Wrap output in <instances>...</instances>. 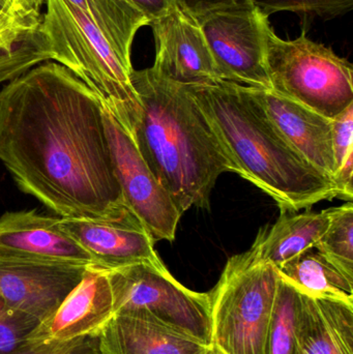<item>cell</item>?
<instances>
[{"label":"cell","instance_id":"1","mask_svg":"<svg viewBox=\"0 0 353 354\" xmlns=\"http://www.w3.org/2000/svg\"><path fill=\"white\" fill-rule=\"evenodd\" d=\"M0 161L25 194L60 218L112 220L128 209L99 97L46 62L0 91Z\"/></svg>","mask_w":353,"mask_h":354},{"label":"cell","instance_id":"2","mask_svg":"<svg viewBox=\"0 0 353 354\" xmlns=\"http://www.w3.org/2000/svg\"><path fill=\"white\" fill-rule=\"evenodd\" d=\"M138 100L137 145L158 180L182 214L209 208L218 178L234 168L207 116L187 86L151 68L133 71Z\"/></svg>","mask_w":353,"mask_h":354},{"label":"cell","instance_id":"3","mask_svg":"<svg viewBox=\"0 0 353 354\" xmlns=\"http://www.w3.org/2000/svg\"><path fill=\"white\" fill-rule=\"evenodd\" d=\"M187 88L209 120L234 174L265 192L281 212H298L323 200L339 199L335 180L283 140L248 86L220 81Z\"/></svg>","mask_w":353,"mask_h":354},{"label":"cell","instance_id":"4","mask_svg":"<svg viewBox=\"0 0 353 354\" xmlns=\"http://www.w3.org/2000/svg\"><path fill=\"white\" fill-rule=\"evenodd\" d=\"M41 30L52 59L66 66L99 97L124 128L134 131L138 100L131 83L132 62L68 0H46Z\"/></svg>","mask_w":353,"mask_h":354},{"label":"cell","instance_id":"5","mask_svg":"<svg viewBox=\"0 0 353 354\" xmlns=\"http://www.w3.org/2000/svg\"><path fill=\"white\" fill-rule=\"evenodd\" d=\"M280 276L251 250L232 256L213 290L211 346L223 354H267Z\"/></svg>","mask_w":353,"mask_h":354},{"label":"cell","instance_id":"6","mask_svg":"<svg viewBox=\"0 0 353 354\" xmlns=\"http://www.w3.org/2000/svg\"><path fill=\"white\" fill-rule=\"evenodd\" d=\"M267 68L271 91L330 120L353 105V68L305 33L282 39L269 27Z\"/></svg>","mask_w":353,"mask_h":354},{"label":"cell","instance_id":"7","mask_svg":"<svg viewBox=\"0 0 353 354\" xmlns=\"http://www.w3.org/2000/svg\"><path fill=\"white\" fill-rule=\"evenodd\" d=\"M114 315L155 318L211 345L209 293L180 284L164 266L137 263L107 270Z\"/></svg>","mask_w":353,"mask_h":354},{"label":"cell","instance_id":"8","mask_svg":"<svg viewBox=\"0 0 353 354\" xmlns=\"http://www.w3.org/2000/svg\"><path fill=\"white\" fill-rule=\"evenodd\" d=\"M197 22L224 80L271 91L267 68L269 16L250 6L211 12Z\"/></svg>","mask_w":353,"mask_h":354},{"label":"cell","instance_id":"9","mask_svg":"<svg viewBox=\"0 0 353 354\" xmlns=\"http://www.w3.org/2000/svg\"><path fill=\"white\" fill-rule=\"evenodd\" d=\"M103 116L126 207L140 218L155 243L173 241L182 212L143 158L134 132L124 128L104 107Z\"/></svg>","mask_w":353,"mask_h":354},{"label":"cell","instance_id":"10","mask_svg":"<svg viewBox=\"0 0 353 354\" xmlns=\"http://www.w3.org/2000/svg\"><path fill=\"white\" fill-rule=\"evenodd\" d=\"M88 266L0 256V299L45 322L81 282Z\"/></svg>","mask_w":353,"mask_h":354},{"label":"cell","instance_id":"11","mask_svg":"<svg viewBox=\"0 0 353 354\" xmlns=\"http://www.w3.org/2000/svg\"><path fill=\"white\" fill-rule=\"evenodd\" d=\"M149 26L155 41L151 68L158 75L186 86L225 81L198 22L178 6L151 21Z\"/></svg>","mask_w":353,"mask_h":354},{"label":"cell","instance_id":"12","mask_svg":"<svg viewBox=\"0 0 353 354\" xmlns=\"http://www.w3.org/2000/svg\"><path fill=\"white\" fill-rule=\"evenodd\" d=\"M60 226L90 254L97 268L111 270L137 263L164 266L155 251V241L132 210L112 220L60 218Z\"/></svg>","mask_w":353,"mask_h":354},{"label":"cell","instance_id":"13","mask_svg":"<svg viewBox=\"0 0 353 354\" xmlns=\"http://www.w3.org/2000/svg\"><path fill=\"white\" fill-rule=\"evenodd\" d=\"M113 315V297L107 270L88 266L81 282L57 310L33 330L29 343H61L99 336Z\"/></svg>","mask_w":353,"mask_h":354},{"label":"cell","instance_id":"14","mask_svg":"<svg viewBox=\"0 0 353 354\" xmlns=\"http://www.w3.org/2000/svg\"><path fill=\"white\" fill-rule=\"evenodd\" d=\"M248 88L283 140L309 165L335 180L333 120L274 91Z\"/></svg>","mask_w":353,"mask_h":354},{"label":"cell","instance_id":"15","mask_svg":"<svg viewBox=\"0 0 353 354\" xmlns=\"http://www.w3.org/2000/svg\"><path fill=\"white\" fill-rule=\"evenodd\" d=\"M0 256L76 266H95L90 254L60 226V218L35 210L0 216Z\"/></svg>","mask_w":353,"mask_h":354},{"label":"cell","instance_id":"16","mask_svg":"<svg viewBox=\"0 0 353 354\" xmlns=\"http://www.w3.org/2000/svg\"><path fill=\"white\" fill-rule=\"evenodd\" d=\"M211 346L146 316L113 315L99 334V354H203Z\"/></svg>","mask_w":353,"mask_h":354},{"label":"cell","instance_id":"17","mask_svg":"<svg viewBox=\"0 0 353 354\" xmlns=\"http://www.w3.org/2000/svg\"><path fill=\"white\" fill-rule=\"evenodd\" d=\"M296 354H353V308L300 295Z\"/></svg>","mask_w":353,"mask_h":354},{"label":"cell","instance_id":"18","mask_svg":"<svg viewBox=\"0 0 353 354\" xmlns=\"http://www.w3.org/2000/svg\"><path fill=\"white\" fill-rule=\"evenodd\" d=\"M329 224V209L302 214L281 212L274 224L260 229L250 250L257 259L271 263L278 270L315 249Z\"/></svg>","mask_w":353,"mask_h":354},{"label":"cell","instance_id":"19","mask_svg":"<svg viewBox=\"0 0 353 354\" xmlns=\"http://www.w3.org/2000/svg\"><path fill=\"white\" fill-rule=\"evenodd\" d=\"M298 293L314 299L338 301L353 308V282L314 249L278 270Z\"/></svg>","mask_w":353,"mask_h":354},{"label":"cell","instance_id":"20","mask_svg":"<svg viewBox=\"0 0 353 354\" xmlns=\"http://www.w3.org/2000/svg\"><path fill=\"white\" fill-rule=\"evenodd\" d=\"M104 33L114 49L128 62L139 29L149 20L126 0H68Z\"/></svg>","mask_w":353,"mask_h":354},{"label":"cell","instance_id":"21","mask_svg":"<svg viewBox=\"0 0 353 354\" xmlns=\"http://www.w3.org/2000/svg\"><path fill=\"white\" fill-rule=\"evenodd\" d=\"M330 224L315 250L353 282V204L329 208Z\"/></svg>","mask_w":353,"mask_h":354},{"label":"cell","instance_id":"22","mask_svg":"<svg viewBox=\"0 0 353 354\" xmlns=\"http://www.w3.org/2000/svg\"><path fill=\"white\" fill-rule=\"evenodd\" d=\"M300 299V293L280 277L275 311L267 332V354H296Z\"/></svg>","mask_w":353,"mask_h":354},{"label":"cell","instance_id":"23","mask_svg":"<svg viewBox=\"0 0 353 354\" xmlns=\"http://www.w3.org/2000/svg\"><path fill=\"white\" fill-rule=\"evenodd\" d=\"M333 153L335 183L339 199L352 202L353 198V105L333 120Z\"/></svg>","mask_w":353,"mask_h":354},{"label":"cell","instance_id":"24","mask_svg":"<svg viewBox=\"0 0 353 354\" xmlns=\"http://www.w3.org/2000/svg\"><path fill=\"white\" fill-rule=\"evenodd\" d=\"M49 59L51 53L39 28L12 51L0 54V83L12 80Z\"/></svg>","mask_w":353,"mask_h":354},{"label":"cell","instance_id":"25","mask_svg":"<svg viewBox=\"0 0 353 354\" xmlns=\"http://www.w3.org/2000/svg\"><path fill=\"white\" fill-rule=\"evenodd\" d=\"M41 324L39 320L8 307L0 299V354H8L29 343V337Z\"/></svg>","mask_w":353,"mask_h":354},{"label":"cell","instance_id":"26","mask_svg":"<svg viewBox=\"0 0 353 354\" xmlns=\"http://www.w3.org/2000/svg\"><path fill=\"white\" fill-rule=\"evenodd\" d=\"M263 14L278 12H312L321 17L342 16L353 8V0H252Z\"/></svg>","mask_w":353,"mask_h":354},{"label":"cell","instance_id":"27","mask_svg":"<svg viewBox=\"0 0 353 354\" xmlns=\"http://www.w3.org/2000/svg\"><path fill=\"white\" fill-rule=\"evenodd\" d=\"M39 10H22L0 19V54L12 51L39 28Z\"/></svg>","mask_w":353,"mask_h":354},{"label":"cell","instance_id":"28","mask_svg":"<svg viewBox=\"0 0 353 354\" xmlns=\"http://www.w3.org/2000/svg\"><path fill=\"white\" fill-rule=\"evenodd\" d=\"M8 354H99V336L83 337L68 342L30 343Z\"/></svg>","mask_w":353,"mask_h":354},{"label":"cell","instance_id":"29","mask_svg":"<svg viewBox=\"0 0 353 354\" xmlns=\"http://www.w3.org/2000/svg\"><path fill=\"white\" fill-rule=\"evenodd\" d=\"M175 2L182 12L195 21L218 10L254 6L252 0H175Z\"/></svg>","mask_w":353,"mask_h":354},{"label":"cell","instance_id":"30","mask_svg":"<svg viewBox=\"0 0 353 354\" xmlns=\"http://www.w3.org/2000/svg\"><path fill=\"white\" fill-rule=\"evenodd\" d=\"M135 8L142 12L145 17L151 21L157 20L167 15L170 10L175 8V0H126Z\"/></svg>","mask_w":353,"mask_h":354},{"label":"cell","instance_id":"31","mask_svg":"<svg viewBox=\"0 0 353 354\" xmlns=\"http://www.w3.org/2000/svg\"><path fill=\"white\" fill-rule=\"evenodd\" d=\"M22 10H30L22 0H0V19Z\"/></svg>","mask_w":353,"mask_h":354},{"label":"cell","instance_id":"32","mask_svg":"<svg viewBox=\"0 0 353 354\" xmlns=\"http://www.w3.org/2000/svg\"><path fill=\"white\" fill-rule=\"evenodd\" d=\"M25 6L30 10H41V6L45 3L46 0H22Z\"/></svg>","mask_w":353,"mask_h":354},{"label":"cell","instance_id":"33","mask_svg":"<svg viewBox=\"0 0 353 354\" xmlns=\"http://www.w3.org/2000/svg\"><path fill=\"white\" fill-rule=\"evenodd\" d=\"M203 354H223L219 349L216 348V347L211 346L207 351H205Z\"/></svg>","mask_w":353,"mask_h":354}]
</instances>
